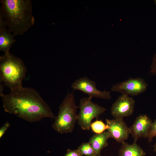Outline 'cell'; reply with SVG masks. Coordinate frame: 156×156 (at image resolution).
<instances>
[{
    "label": "cell",
    "mask_w": 156,
    "mask_h": 156,
    "mask_svg": "<svg viewBox=\"0 0 156 156\" xmlns=\"http://www.w3.org/2000/svg\"><path fill=\"white\" fill-rule=\"evenodd\" d=\"M4 111L26 121L33 122L45 118L55 119L49 105L35 89L23 87L4 94L1 90Z\"/></svg>",
    "instance_id": "cell-1"
},
{
    "label": "cell",
    "mask_w": 156,
    "mask_h": 156,
    "mask_svg": "<svg viewBox=\"0 0 156 156\" xmlns=\"http://www.w3.org/2000/svg\"><path fill=\"white\" fill-rule=\"evenodd\" d=\"M0 15L14 36L22 35L35 23L31 0H1Z\"/></svg>",
    "instance_id": "cell-2"
},
{
    "label": "cell",
    "mask_w": 156,
    "mask_h": 156,
    "mask_svg": "<svg viewBox=\"0 0 156 156\" xmlns=\"http://www.w3.org/2000/svg\"><path fill=\"white\" fill-rule=\"evenodd\" d=\"M27 68L24 62L10 52L0 57V78L10 90L23 87Z\"/></svg>",
    "instance_id": "cell-3"
},
{
    "label": "cell",
    "mask_w": 156,
    "mask_h": 156,
    "mask_svg": "<svg viewBox=\"0 0 156 156\" xmlns=\"http://www.w3.org/2000/svg\"><path fill=\"white\" fill-rule=\"evenodd\" d=\"M73 92L68 93L60 104L57 116L52 125L57 132L67 133L72 132L77 120V109Z\"/></svg>",
    "instance_id": "cell-4"
},
{
    "label": "cell",
    "mask_w": 156,
    "mask_h": 156,
    "mask_svg": "<svg viewBox=\"0 0 156 156\" xmlns=\"http://www.w3.org/2000/svg\"><path fill=\"white\" fill-rule=\"evenodd\" d=\"M92 98L89 96L80 99L77 121L82 129L89 130L90 129L92 120L97 118L106 110L105 108L94 103Z\"/></svg>",
    "instance_id": "cell-5"
},
{
    "label": "cell",
    "mask_w": 156,
    "mask_h": 156,
    "mask_svg": "<svg viewBox=\"0 0 156 156\" xmlns=\"http://www.w3.org/2000/svg\"><path fill=\"white\" fill-rule=\"evenodd\" d=\"M147 86V84L143 79L131 78L114 85L111 88V91L129 96H135L144 92Z\"/></svg>",
    "instance_id": "cell-6"
},
{
    "label": "cell",
    "mask_w": 156,
    "mask_h": 156,
    "mask_svg": "<svg viewBox=\"0 0 156 156\" xmlns=\"http://www.w3.org/2000/svg\"><path fill=\"white\" fill-rule=\"evenodd\" d=\"M96 83L88 77L80 78L72 83L74 90H79L87 94L92 98L96 97L109 99L111 98L110 92L100 91L96 88Z\"/></svg>",
    "instance_id": "cell-7"
},
{
    "label": "cell",
    "mask_w": 156,
    "mask_h": 156,
    "mask_svg": "<svg viewBox=\"0 0 156 156\" xmlns=\"http://www.w3.org/2000/svg\"><path fill=\"white\" fill-rule=\"evenodd\" d=\"M135 103L133 98L122 94L113 104L111 114L115 118H123L130 116L133 113Z\"/></svg>",
    "instance_id": "cell-8"
},
{
    "label": "cell",
    "mask_w": 156,
    "mask_h": 156,
    "mask_svg": "<svg viewBox=\"0 0 156 156\" xmlns=\"http://www.w3.org/2000/svg\"><path fill=\"white\" fill-rule=\"evenodd\" d=\"M152 123L146 114H141L136 117L133 124L129 127L134 142L141 138H148Z\"/></svg>",
    "instance_id": "cell-9"
},
{
    "label": "cell",
    "mask_w": 156,
    "mask_h": 156,
    "mask_svg": "<svg viewBox=\"0 0 156 156\" xmlns=\"http://www.w3.org/2000/svg\"><path fill=\"white\" fill-rule=\"evenodd\" d=\"M106 121L108 127L107 131L110 138L121 143L128 138L130 134L129 128L127 125L123 118L106 119Z\"/></svg>",
    "instance_id": "cell-10"
},
{
    "label": "cell",
    "mask_w": 156,
    "mask_h": 156,
    "mask_svg": "<svg viewBox=\"0 0 156 156\" xmlns=\"http://www.w3.org/2000/svg\"><path fill=\"white\" fill-rule=\"evenodd\" d=\"M6 26L4 21H0V51L4 54L10 53L11 47L16 41L14 36L5 28Z\"/></svg>",
    "instance_id": "cell-11"
},
{
    "label": "cell",
    "mask_w": 156,
    "mask_h": 156,
    "mask_svg": "<svg viewBox=\"0 0 156 156\" xmlns=\"http://www.w3.org/2000/svg\"><path fill=\"white\" fill-rule=\"evenodd\" d=\"M109 138V133L105 131L101 133L95 134L90 138L88 142L94 150L96 156L101 155L102 149L108 146L107 140Z\"/></svg>",
    "instance_id": "cell-12"
},
{
    "label": "cell",
    "mask_w": 156,
    "mask_h": 156,
    "mask_svg": "<svg viewBox=\"0 0 156 156\" xmlns=\"http://www.w3.org/2000/svg\"><path fill=\"white\" fill-rule=\"evenodd\" d=\"M146 153L136 142L129 144L125 141L119 151V156H144Z\"/></svg>",
    "instance_id": "cell-13"
},
{
    "label": "cell",
    "mask_w": 156,
    "mask_h": 156,
    "mask_svg": "<svg viewBox=\"0 0 156 156\" xmlns=\"http://www.w3.org/2000/svg\"><path fill=\"white\" fill-rule=\"evenodd\" d=\"M78 149L82 155L96 156L94 150L88 142L83 143L78 147Z\"/></svg>",
    "instance_id": "cell-14"
},
{
    "label": "cell",
    "mask_w": 156,
    "mask_h": 156,
    "mask_svg": "<svg viewBox=\"0 0 156 156\" xmlns=\"http://www.w3.org/2000/svg\"><path fill=\"white\" fill-rule=\"evenodd\" d=\"M90 129L95 134H100L104 132L108 128L107 125L101 120H97L91 123Z\"/></svg>",
    "instance_id": "cell-15"
},
{
    "label": "cell",
    "mask_w": 156,
    "mask_h": 156,
    "mask_svg": "<svg viewBox=\"0 0 156 156\" xmlns=\"http://www.w3.org/2000/svg\"><path fill=\"white\" fill-rule=\"evenodd\" d=\"M156 136V119L153 122L152 124L150 134L148 138V141L150 142L152 139Z\"/></svg>",
    "instance_id": "cell-16"
},
{
    "label": "cell",
    "mask_w": 156,
    "mask_h": 156,
    "mask_svg": "<svg viewBox=\"0 0 156 156\" xmlns=\"http://www.w3.org/2000/svg\"><path fill=\"white\" fill-rule=\"evenodd\" d=\"M79 150H72L68 149L66 154L64 156H83Z\"/></svg>",
    "instance_id": "cell-17"
},
{
    "label": "cell",
    "mask_w": 156,
    "mask_h": 156,
    "mask_svg": "<svg viewBox=\"0 0 156 156\" xmlns=\"http://www.w3.org/2000/svg\"><path fill=\"white\" fill-rule=\"evenodd\" d=\"M10 126V124L8 122H6L0 129V138H1L8 129Z\"/></svg>",
    "instance_id": "cell-18"
},
{
    "label": "cell",
    "mask_w": 156,
    "mask_h": 156,
    "mask_svg": "<svg viewBox=\"0 0 156 156\" xmlns=\"http://www.w3.org/2000/svg\"><path fill=\"white\" fill-rule=\"evenodd\" d=\"M150 72L153 74H156V53L154 55L151 66Z\"/></svg>",
    "instance_id": "cell-19"
},
{
    "label": "cell",
    "mask_w": 156,
    "mask_h": 156,
    "mask_svg": "<svg viewBox=\"0 0 156 156\" xmlns=\"http://www.w3.org/2000/svg\"><path fill=\"white\" fill-rule=\"evenodd\" d=\"M154 151L156 153V142L154 146Z\"/></svg>",
    "instance_id": "cell-20"
},
{
    "label": "cell",
    "mask_w": 156,
    "mask_h": 156,
    "mask_svg": "<svg viewBox=\"0 0 156 156\" xmlns=\"http://www.w3.org/2000/svg\"><path fill=\"white\" fill-rule=\"evenodd\" d=\"M154 2L155 4L156 5V0H154Z\"/></svg>",
    "instance_id": "cell-21"
},
{
    "label": "cell",
    "mask_w": 156,
    "mask_h": 156,
    "mask_svg": "<svg viewBox=\"0 0 156 156\" xmlns=\"http://www.w3.org/2000/svg\"><path fill=\"white\" fill-rule=\"evenodd\" d=\"M100 156H101V155H100Z\"/></svg>",
    "instance_id": "cell-22"
}]
</instances>
